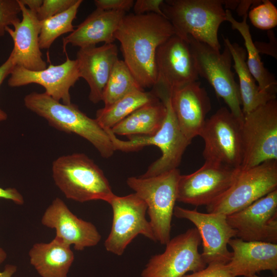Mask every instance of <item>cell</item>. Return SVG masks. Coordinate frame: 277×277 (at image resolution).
<instances>
[{"label":"cell","mask_w":277,"mask_h":277,"mask_svg":"<svg viewBox=\"0 0 277 277\" xmlns=\"http://www.w3.org/2000/svg\"><path fill=\"white\" fill-rule=\"evenodd\" d=\"M174 34L170 22L157 14H126L122 19L115 38L120 43L124 62L143 89L155 85L157 49Z\"/></svg>","instance_id":"6da1fadb"},{"label":"cell","mask_w":277,"mask_h":277,"mask_svg":"<svg viewBox=\"0 0 277 277\" xmlns=\"http://www.w3.org/2000/svg\"><path fill=\"white\" fill-rule=\"evenodd\" d=\"M24 104L56 129L75 133L87 140L104 158L110 157L115 151L106 130L95 118L88 116L76 105L62 104L45 92H36L26 95Z\"/></svg>","instance_id":"7a4b0ae2"},{"label":"cell","mask_w":277,"mask_h":277,"mask_svg":"<svg viewBox=\"0 0 277 277\" xmlns=\"http://www.w3.org/2000/svg\"><path fill=\"white\" fill-rule=\"evenodd\" d=\"M159 97L165 104L166 114L161 127L154 134L132 136L124 141L118 138L110 129H105L115 151H134L150 145L160 148L161 156L140 176L142 177L153 176L177 169L185 150L191 142L184 135L179 126L171 105L170 94L162 93Z\"/></svg>","instance_id":"3957f363"},{"label":"cell","mask_w":277,"mask_h":277,"mask_svg":"<svg viewBox=\"0 0 277 277\" xmlns=\"http://www.w3.org/2000/svg\"><path fill=\"white\" fill-rule=\"evenodd\" d=\"M223 5L221 0H166L161 8L176 35L187 41L190 35L220 50L218 30L226 21Z\"/></svg>","instance_id":"277c9868"},{"label":"cell","mask_w":277,"mask_h":277,"mask_svg":"<svg viewBox=\"0 0 277 277\" xmlns=\"http://www.w3.org/2000/svg\"><path fill=\"white\" fill-rule=\"evenodd\" d=\"M52 177L66 198L81 203L102 200L108 204L115 195L102 170L83 153L61 156L52 163Z\"/></svg>","instance_id":"5b68a950"},{"label":"cell","mask_w":277,"mask_h":277,"mask_svg":"<svg viewBox=\"0 0 277 277\" xmlns=\"http://www.w3.org/2000/svg\"><path fill=\"white\" fill-rule=\"evenodd\" d=\"M180 175L177 168L153 176H131L126 180L127 185L147 204L149 222L156 242L163 245L171 239V221Z\"/></svg>","instance_id":"8992f818"},{"label":"cell","mask_w":277,"mask_h":277,"mask_svg":"<svg viewBox=\"0 0 277 277\" xmlns=\"http://www.w3.org/2000/svg\"><path fill=\"white\" fill-rule=\"evenodd\" d=\"M188 42L194 58L199 76L204 77L223 98L229 110L243 121L244 115L239 85L231 70L232 57L228 47L221 53L204 43L188 36Z\"/></svg>","instance_id":"52a82bcc"},{"label":"cell","mask_w":277,"mask_h":277,"mask_svg":"<svg viewBox=\"0 0 277 277\" xmlns=\"http://www.w3.org/2000/svg\"><path fill=\"white\" fill-rule=\"evenodd\" d=\"M241 121L226 107L206 120L199 134L205 161L240 168L243 158Z\"/></svg>","instance_id":"ba28073f"},{"label":"cell","mask_w":277,"mask_h":277,"mask_svg":"<svg viewBox=\"0 0 277 277\" xmlns=\"http://www.w3.org/2000/svg\"><path fill=\"white\" fill-rule=\"evenodd\" d=\"M241 169L277 161V101L272 100L244 115Z\"/></svg>","instance_id":"9c48e42d"},{"label":"cell","mask_w":277,"mask_h":277,"mask_svg":"<svg viewBox=\"0 0 277 277\" xmlns=\"http://www.w3.org/2000/svg\"><path fill=\"white\" fill-rule=\"evenodd\" d=\"M277 189V161L241 168L235 180L219 199L206 206L208 213L226 215L243 209L256 200Z\"/></svg>","instance_id":"30bf717a"},{"label":"cell","mask_w":277,"mask_h":277,"mask_svg":"<svg viewBox=\"0 0 277 277\" xmlns=\"http://www.w3.org/2000/svg\"><path fill=\"white\" fill-rule=\"evenodd\" d=\"M201 243L195 228L170 239L163 253L150 259L141 277H183L188 272L204 269L207 264L199 251Z\"/></svg>","instance_id":"8fae6325"},{"label":"cell","mask_w":277,"mask_h":277,"mask_svg":"<svg viewBox=\"0 0 277 277\" xmlns=\"http://www.w3.org/2000/svg\"><path fill=\"white\" fill-rule=\"evenodd\" d=\"M109 204L113 218L111 231L104 243L107 251L122 255L138 234L156 242L151 225L146 218L147 204L135 193L123 196L115 195Z\"/></svg>","instance_id":"7c38bea8"},{"label":"cell","mask_w":277,"mask_h":277,"mask_svg":"<svg viewBox=\"0 0 277 277\" xmlns=\"http://www.w3.org/2000/svg\"><path fill=\"white\" fill-rule=\"evenodd\" d=\"M240 168L205 161L195 172L180 175L177 201L196 206H207L222 195L235 180Z\"/></svg>","instance_id":"4fadbf2b"},{"label":"cell","mask_w":277,"mask_h":277,"mask_svg":"<svg viewBox=\"0 0 277 277\" xmlns=\"http://www.w3.org/2000/svg\"><path fill=\"white\" fill-rule=\"evenodd\" d=\"M157 79L152 87L169 94L174 90L197 81L199 74L188 41L175 34L162 44L155 56Z\"/></svg>","instance_id":"5bb4252c"},{"label":"cell","mask_w":277,"mask_h":277,"mask_svg":"<svg viewBox=\"0 0 277 277\" xmlns=\"http://www.w3.org/2000/svg\"><path fill=\"white\" fill-rule=\"evenodd\" d=\"M173 215L189 220L198 231L203 246L201 255L207 265L227 264L232 252L227 247L230 239L236 237V231L229 225L227 215L221 213H203L175 206Z\"/></svg>","instance_id":"9a60e30c"},{"label":"cell","mask_w":277,"mask_h":277,"mask_svg":"<svg viewBox=\"0 0 277 277\" xmlns=\"http://www.w3.org/2000/svg\"><path fill=\"white\" fill-rule=\"evenodd\" d=\"M236 237L244 241L277 244V189L227 215Z\"/></svg>","instance_id":"2e32d148"},{"label":"cell","mask_w":277,"mask_h":277,"mask_svg":"<svg viewBox=\"0 0 277 277\" xmlns=\"http://www.w3.org/2000/svg\"><path fill=\"white\" fill-rule=\"evenodd\" d=\"M66 60L63 63L54 65L50 62L48 67L39 71H32L15 65L8 81L11 87L30 84L42 86L45 93L53 99L63 104H71L69 90L80 78L77 61L71 60L66 53Z\"/></svg>","instance_id":"e0dca14e"},{"label":"cell","mask_w":277,"mask_h":277,"mask_svg":"<svg viewBox=\"0 0 277 277\" xmlns=\"http://www.w3.org/2000/svg\"><path fill=\"white\" fill-rule=\"evenodd\" d=\"M41 222L44 226L54 229L55 237L70 246L73 245L77 251L94 246L101 239L92 223L78 218L58 197L53 200L46 209Z\"/></svg>","instance_id":"ac0fdd59"},{"label":"cell","mask_w":277,"mask_h":277,"mask_svg":"<svg viewBox=\"0 0 277 277\" xmlns=\"http://www.w3.org/2000/svg\"><path fill=\"white\" fill-rule=\"evenodd\" d=\"M171 105L179 126L191 141L199 134L210 111V98L200 82L195 81L170 93Z\"/></svg>","instance_id":"d6986e66"},{"label":"cell","mask_w":277,"mask_h":277,"mask_svg":"<svg viewBox=\"0 0 277 277\" xmlns=\"http://www.w3.org/2000/svg\"><path fill=\"white\" fill-rule=\"evenodd\" d=\"M22 19L13 24L14 29L7 27V32L12 38L14 47L11 52L15 65L32 71H39L47 67L42 58L39 45L41 21L36 13L18 0Z\"/></svg>","instance_id":"ffe728a7"},{"label":"cell","mask_w":277,"mask_h":277,"mask_svg":"<svg viewBox=\"0 0 277 277\" xmlns=\"http://www.w3.org/2000/svg\"><path fill=\"white\" fill-rule=\"evenodd\" d=\"M117 60V47L114 43L80 48L77 52L80 76L88 83L89 98L93 103L102 101L105 87Z\"/></svg>","instance_id":"44dd1931"},{"label":"cell","mask_w":277,"mask_h":277,"mask_svg":"<svg viewBox=\"0 0 277 277\" xmlns=\"http://www.w3.org/2000/svg\"><path fill=\"white\" fill-rule=\"evenodd\" d=\"M232 258L226 264L234 277L256 274L261 271L277 270V244L247 242L234 238L228 242Z\"/></svg>","instance_id":"7402d4cb"},{"label":"cell","mask_w":277,"mask_h":277,"mask_svg":"<svg viewBox=\"0 0 277 277\" xmlns=\"http://www.w3.org/2000/svg\"><path fill=\"white\" fill-rule=\"evenodd\" d=\"M126 14L124 11L96 8L72 32L63 37V52H67L68 44L83 48L96 46L101 42L113 43L115 31Z\"/></svg>","instance_id":"603a6c76"},{"label":"cell","mask_w":277,"mask_h":277,"mask_svg":"<svg viewBox=\"0 0 277 277\" xmlns=\"http://www.w3.org/2000/svg\"><path fill=\"white\" fill-rule=\"evenodd\" d=\"M30 264L42 277H67L74 259L70 246L55 238L34 244L29 252Z\"/></svg>","instance_id":"cb8c5ba5"},{"label":"cell","mask_w":277,"mask_h":277,"mask_svg":"<svg viewBox=\"0 0 277 277\" xmlns=\"http://www.w3.org/2000/svg\"><path fill=\"white\" fill-rule=\"evenodd\" d=\"M224 41L231 53L234 61L233 66L239 77V87L243 115L275 99L276 95L261 91L248 69L245 49L235 43H231L228 38H224Z\"/></svg>","instance_id":"d4e9b609"},{"label":"cell","mask_w":277,"mask_h":277,"mask_svg":"<svg viewBox=\"0 0 277 277\" xmlns=\"http://www.w3.org/2000/svg\"><path fill=\"white\" fill-rule=\"evenodd\" d=\"M166 114L165 104L159 99L137 109L110 130L115 135H153L161 127Z\"/></svg>","instance_id":"484cf974"},{"label":"cell","mask_w":277,"mask_h":277,"mask_svg":"<svg viewBox=\"0 0 277 277\" xmlns=\"http://www.w3.org/2000/svg\"><path fill=\"white\" fill-rule=\"evenodd\" d=\"M225 12L226 21L229 22L232 28L237 30L244 38L247 50V65L252 76L258 82L261 91L276 95L277 81L261 61L259 52L252 41L249 26L247 23V13L243 16V21L239 22L233 18L230 10L227 9Z\"/></svg>","instance_id":"4316f807"},{"label":"cell","mask_w":277,"mask_h":277,"mask_svg":"<svg viewBox=\"0 0 277 277\" xmlns=\"http://www.w3.org/2000/svg\"><path fill=\"white\" fill-rule=\"evenodd\" d=\"M152 90L133 91L111 105L97 110L95 120L104 129H111L116 124L140 107L159 100Z\"/></svg>","instance_id":"83f0119b"},{"label":"cell","mask_w":277,"mask_h":277,"mask_svg":"<svg viewBox=\"0 0 277 277\" xmlns=\"http://www.w3.org/2000/svg\"><path fill=\"white\" fill-rule=\"evenodd\" d=\"M143 89L123 60L115 62L105 87L102 101L108 107L126 95Z\"/></svg>","instance_id":"f1b7e54d"},{"label":"cell","mask_w":277,"mask_h":277,"mask_svg":"<svg viewBox=\"0 0 277 277\" xmlns=\"http://www.w3.org/2000/svg\"><path fill=\"white\" fill-rule=\"evenodd\" d=\"M82 2V0H77L66 11L41 21L39 35L41 49H49L57 37L74 30L72 23Z\"/></svg>","instance_id":"f546056e"},{"label":"cell","mask_w":277,"mask_h":277,"mask_svg":"<svg viewBox=\"0 0 277 277\" xmlns=\"http://www.w3.org/2000/svg\"><path fill=\"white\" fill-rule=\"evenodd\" d=\"M254 7L248 13L252 24L262 30H270L277 25V9L268 0Z\"/></svg>","instance_id":"4dcf8cb0"},{"label":"cell","mask_w":277,"mask_h":277,"mask_svg":"<svg viewBox=\"0 0 277 277\" xmlns=\"http://www.w3.org/2000/svg\"><path fill=\"white\" fill-rule=\"evenodd\" d=\"M20 12L18 0H0V37L4 35L6 27L19 20Z\"/></svg>","instance_id":"1f68e13d"},{"label":"cell","mask_w":277,"mask_h":277,"mask_svg":"<svg viewBox=\"0 0 277 277\" xmlns=\"http://www.w3.org/2000/svg\"><path fill=\"white\" fill-rule=\"evenodd\" d=\"M77 0H43L36 14L42 21L62 13L75 3Z\"/></svg>","instance_id":"d6a6232c"},{"label":"cell","mask_w":277,"mask_h":277,"mask_svg":"<svg viewBox=\"0 0 277 277\" xmlns=\"http://www.w3.org/2000/svg\"><path fill=\"white\" fill-rule=\"evenodd\" d=\"M183 277H234L226 264H209L204 269Z\"/></svg>","instance_id":"836d02e7"},{"label":"cell","mask_w":277,"mask_h":277,"mask_svg":"<svg viewBox=\"0 0 277 277\" xmlns=\"http://www.w3.org/2000/svg\"><path fill=\"white\" fill-rule=\"evenodd\" d=\"M164 1L163 0H136L134 2L132 8L133 13L139 15L153 13L166 18L161 8Z\"/></svg>","instance_id":"e575fe53"},{"label":"cell","mask_w":277,"mask_h":277,"mask_svg":"<svg viewBox=\"0 0 277 277\" xmlns=\"http://www.w3.org/2000/svg\"><path fill=\"white\" fill-rule=\"evenodd\" d=\"M97 9L106 11L128 12L133 8V0H95Z\"/></svg>","instance_id":"d590c367"},{"label":"cell","mask_w":277,"mask_h":277,"mask_svg":"<svg viewBox=\"0 0 277 277\" xmlns=\"http://www.w3.org/2000/svg\"><path fill=\"white\" fill-rule=\"evenodd\" d=\"M15 65L13 55L11 52L7 60L0 66V86L5 78L10 74ZM7 118V113L0 108V123Z\"/></svg>","instance_id":"8d00e7d4"},{"label":"cell","mask_w":277,"mask_h":277,"mask_svg":"<svg viewBox=\"0 0 277 277\" xmlns=\"http://www.w3.org/2000/svg\"><path fill=\"white\" fill-rule=\"evenodd\" d=\"M270 42L268 43H257L254 45L259 52L267 54L276 58V42L274 33L272 31H268Z\"/></svg>","instance_id":"74e56055"},{"label":"cell","mask_w":277,"mask_h":277,"mask_svg":"<svg viewBox=\"0 0 277 277\" xmlns=\"http://www.w3.org/2000/svg\"><path fill=\"white\" fill-rule=\"evenodd\" d=\"M0 198L10 200L17 205L24 203L23 196L14 188H3L0 187Z\"/></svg>","instance_id":"f35d334b"},{"label":"cell","mask_w":277,"mask_h":277,"mask_svg":"<svg viewBox=\"0 0 277 277\" xmlns=\"http://www.w3.org/2000/svg\"><path fill=\"white\" fill-rule=\"evenodd\" d=\"M23 4L29 9L37 13L43 3V0H21Z\"/></svg>","instance_id":"ab89813d"},{"label":"cell","mask_w":277,"mask_h":277,"mask_svg":"<svg viewBox=\"0 0 277 277\" xmlns=\"http://www.w3.org/2000/svg\"><path fill=\"white\" fill-rule=\"evenodd\" d=\"M17 267L13 265L8 264L5 266L4 270L0 271V277H12L16 271Z\"/></svg>","instance_id":"60d3db41"},{"label":"cell","mask_w":277,"mask_h":277,"mask_svg":"<svg viewBox=\"0 0 277 277\" xmlns=\"http://www.w3.org/2000/svg\"><path fill=\"white\" fill-rule=\"evenodd\" d=\"M7 258V253L6 251L0 247V264L3 263Z\"/></svg>","instance_id":"b9f144b4"},{"label":"cell","mask_w":277,"mask_h":277,"mask_svg":"<svg viewBox=\"0 0 277 277\" xmlns=\"http://www.w3.org/2000/svg\"><path fill=\"white\" fill-rule=\"evenodd\" d=\"M245 277H261V276L257 275L256 274H253V275H249V276H245ZM274 277H276V276H274Z\"/></svg>","instance_id":"7bdbcfd3"}]
</instances>
